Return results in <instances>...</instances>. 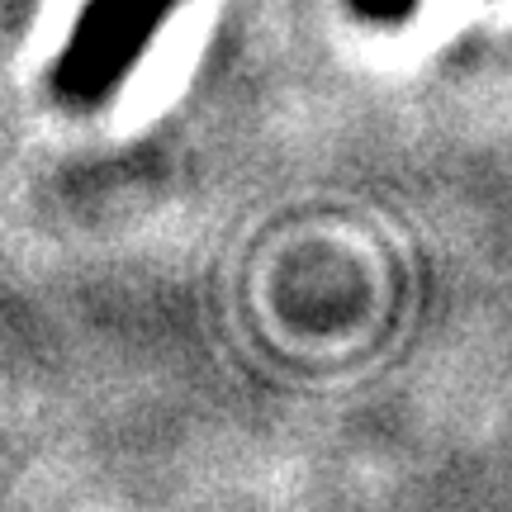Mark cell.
<instances>
[{
	"label": "cell",
	"mask_w": 512,
	"mask_h": 512,
	"mask_svg": "<svg viewBox=\"0 0 512 512\" xmlns=\"http://www.w3.org/2000/svg\"><path fill=\"white\" fill-rule=\"evenodd\" d=\"M171 0H95L86 24L76 29L67 62L57 72V91L67 100H100L114 81L138 62L157 19Z\"/></svg>",
	"instance_id": "1"
}]
</instances>
